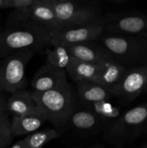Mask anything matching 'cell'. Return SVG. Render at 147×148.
<instances>
[{
	"instance_id": "6da1fadb",
	"label": "cell",
	"mask_w": 147,
	"mask_h": 148,
	"mask_svg": "<svg viewBox=\"0 0 147 148\" xmlns=\"http://www.w3.org/2000/svg\"><path fill=\"white\" fill-rule=\"evenodd\" d=\"M9 16L5 29L0 36V57L20 49L39 51L50 46L51 34L48 29L15 8Z\"/></svg>"
},
{
	"instance_id": "7a4b0ae2",
	"label": "cell",
	"mask_w": 147,
	"mask_h": 148,
	"mask_svg": "<svg viewBox=\"0 0 147 148\" xmlns=\"http://www.w3.org/2000/svg\"><path fill=\"white\" fill-rule=\"evenodd\" d=\"M37 109L46 121L57 128L67 127L69 118L77 108V94L66 82L59 88L43 92L33 91Z\"/></svg>"
},
{
	"instance_id": "3957f363",
	"label": "cell",
	"mask_w": 147,
	"mask_h": 148,
	"mask_svg": "<svg viewBox=\"0 0 147 148\" xmlns=\"http://www.w3.org/2000/svg\"><path fill=\"white\" fill-rule=\"evenodd\" d=\"M147 124V103L120 114L102 130V138L115 147H122L135 140Z\"/></svg>"
},
{
	"instance_id": "277c9868",
	"label": "cell",
	"mask_w": 147,
	"mask_h": 148,
	"mask_svg": "<svg viewBox=\"0 0 147 148\" xmlns=\"http://www.w3.org/2000/svg\"><path fill=\"white\" fill-rule=\"evenodd\" d=\"M97 40L109 51L114 62L125 67L147 59V38L102 33Z\"/></svg>"
},
{
	"instance_id": "5b68a950",
	"label": "cell",
	"mask_w": 147,
	"mask_h": 148,
	"mask_svg": "<svg viewBox=\"0 0 147 148\" xmlns=\"http://www.w3.org/2000/svg\"><path fill=\"white\" fill-rule=\"evenodd\" d=\"M35 51L20 49L1 57L0 61V90L12 92L24 89L27 84L25 67Z\"/></svg>"
},
{
	"instance_id": "8992f818",
	"label": "cell",
	"mask_w": 147,
	"mask_h": 148,
	"mask_svg": "<svg viewBox=\"0 0 147 148\" xmlns=\"http://www.w3.org/2000/svg\"><path fill=\"white\" fill-rule=\"evenodd\" d=\"M97 21L103 33L147 38V15L141 13H108Z\"/></svg>"
},
{
	"instance_id": "52a82bcc",
	"label": "cell",
	"mask_w": 147,
	"mask_h": 148,
	"mask_svg": "<svg viewBox=\"0 0 147 148\" xmlns=\"http://www.w3.org/2000/svg\"><path fill=\"white\" fill-rule=\"evenodd\" d=\"M103 33L97 21L88 22L69 27H62L50 33V46L56 44H75L97 40Z\"/></svg>"
},
{
	"instance_id": "ba28073f",
	"label": "cell",
	"mask_w": 147,
	"mask_h": 148,
	"mask_svg": "<svg viewBox=\"0 0 147 148\" xmlns=\"http://www.w3.org/2000/svg\"><path fill=\"white\" fill-rule=\"evenodd\" d=\"M53 4L61 28L97 21L99 17L96 10L74 0H53Z\"/></svg>"
},
{
	"instance_id": "9c48e42d",
	"label": "cell",
	"mask_w": 147,
	"mask_h": 148,
	"mask_svg": "<svg viewBox=\"0 0 147 148\" xmlns=\"http://www.w3.org/2000/svg\"><path fill=\"white\" fill-rule=\"evenodd\" d=\"M146 82L147 68L145 66L130 67L126 69L121 80L110 92L124 103H131L145 90Z\"/></svg>"
},
{
	"instance_id": "30bf717a",
	"label": "cell",
	"mask_w": 147,
	"mask_h": 148,
	"mask_svg": "<svg viewBox=\"0 0 147 148\" xmlns=\"http://www.w3.org/2000/svg\"><path fill=\"white\" fill-rule=\"evenodd\" d=\"M106 121L92 111L78 107L69 118L67 126L79 138H88L102 131L106 126Z\"/></svg>"
},
{
	"instance_id": "8fae6325",
	"label": "cell",
	"mask_w": 147,
	"mask_h": 148,
	"mask_svg": "<svg viewBox=\"0 0 147 148\" xmlns=\"http://www.w3.org/2000/svg\"><path fill=\"white\" fill-rule=\"evenodd\" d=\"M66 46L71 53L80 60L99 65H106L114 62L109 51L97 40Z\"/></svg>"
},
{
	"instance_id": "7c38bea8",
	"label": "cell",
	"mask_w": 147,
	"mask_h": 148,
	"mask_svg": "<svg viewBox=\"0 0 147 148\" xmlns=\"http://www.w3.org/2000/svg\"><path fill=\"white\" fill-rule=\"evenodd\" d=\"M66 82V70L46 62L33 77L31 86L35 92H43L59 88Z\"/></svg>"
},
{
	"instance_id": "4fadbf2b",
	"label": "cell",
	"mask_w": 147,
	"mask_h": 148,
	"mask_svg": "<svg viewBox=\"0 0 147 148\" xmlns=\"http://www.w3.org/2000/svg\"><path fill=\"white\" fill-rule=\"evenodd\" d=\"M20 9L30 19L48 29L50 33L61 28L53 0H35L29 6Z\"/></svg>"
},
{
	"instance_id": "5bb4252c",
	"label": "cell",
	"mask_w": 147,
	"mask_h": 148,
	"mask_svg": "<svg viewBox=\"0 0 147 148\" xmlns=\"http://www.w3.org/2000/svg\"><path fill=\"white\" fill-rule=\"evenodd\" d=\"M11 94V96L7 100V110L8 113L13 116H19L37 111L33 92L21 89Z\"/></svg>"
},
{
	"instance_id": "9a60e30c",
	"label": "cell",
	"mask_w": 147,
	"mask_h": 148,
	"mask_svg": "<svg viewBox=\"0 0 147 148\" xmlns=\"http://www.w3.org/2000/svg\"><path fill=\"white\" fill-rule=\"evenodd\" d=\"M46 121V118L38 111L19 116H13L11 122L13 136L20 137L37 131Z\"/></svg>"
},
{
	"instance_id": "2e32d148",
	"label": "cell",
	"mask_w": 147,
	"mask_h": 148,
	"mask_svg": "<svg viewBox=\"0 0 147 148\" xmlns=\"http://www.w3.org/2000/svg\"><path fill=\"white\" fill-rule=\"evenodd\" d=\"M76 94L82 103L110 100L114 95L108 89L92 80H79L76 82Z\"/></svg>"
},
{
	"instance_id": "e0dca14e",
	"label": "cell",
	"mask_w": 147,
	"mask_h": 148,
	"mask_svg": "<svg viewBox=\"0 0 147 148\" xmlns=\"http://www.w3.org/2000/svg\"><path fill=\"white\" fill-rule=\"evenodd\" d=\"M125 70L126 67L123 65L115 62H110L92 78V80L110 92L121 80Z\"/></svg>"
},
{
	"instance_id": "ac0fdd59",
	"label": "cell",
	"mask_w": 147,
	"mask_h": 148,
	"mask_svg": "<svg viewBox=\"0 0 147 148\" xmlns=\"http://www.w3.org/2000/svg\"><path fill=\"white\" fill-rule=\"evenodd\" d=\"M105 65L95 64L90 62L80 60L74 56L66 72L75 82L79 80H92V78L103 69Z\"/></svg>"
},
{
	"instance_id": "d6986e66",
	"label": "cell",
	"mask_w": 147,
	"mask_h": 148,
	"mask_svg": "<svg viewBox=\"0 0 147 148\" xmlns=\"http://www.w3.org/2000/svg\"><path fill=\"white\" fill-rule=\"evenodd\" d=\"M51 46H53V49H47L46 50V62L66 70L71 62L74 56L66 45L60 43Z\"/></svg>"
},
{
	"instance_id": "ffe728a7",
	"label": "cell",
	"mask_w": 147,
	"mask_h": 148,
	"mask_svg": "<svg viewBox=\"0 0 147 148\" xmlns=\"http://www.w3.org/2000/svg\"><path fill=\"white\" fill-rule=\"evenodd\" d=\"M83 103L85 108L92 111L97 116L103 119L106 122L108 121H114L121 114L120 108L111 103L110 100Z\"/></svg>"
},
{
	"instance_id": "44dd1931",
	"label": "cell",
	"mask_w": 147,
	"mask_h": 148,
	"mask_svg": "<svg viewBox=\"0 0 147 148\" xmlns=\"http://www.w3.org/2000/svg\"><path fill=\"white\" fill-rule=\"evenodd\" d=\"M59 137V134L56 130L46 129L40 131L33 132L27 134L23 140L26 148H41Z\"/></svg>"
},
{
	"instance_id": "7402d4cb",
	"label": "cell",
	"mask_w": 147,
	"mask_h": 148,
	"mask_svg": "<svg viewBox=\"0 0 147 148\" xmlns=\"http://www.w3.org/2000/svg\"><path fill=\"white\" fill-rule=\"evenodd\" d=\"M13 137L8 112L5 111L0 114V148L10 147Z\"/></svg>"
},
{
	"instance_id": "603a6c76",
	"label": "cell",
	"mask_w": 147,
	"mask_h": 148,
	"mask_svg": "<svg viewBox=\"0 0 147 148\" xmlns=\"http://www.w3.org/2000/svg\"><path fill=\"white\" fill-rule=\"evenodd\" d=\"M4 91L0 90V114L3 112L7 111V100L4 94Z\"/></svg>"
},
{
	"instance_id": "cb8c5ba5",
	"label": "cell",
	"mask_w": 147,
	"mask_h": 148,
	"mask_svg": "<svg viewBox=\"0 0 147 148\" xmlns=\"http://www.w3.org/2000/svg\"><path fill=\"white\" fill-rule=\"evenodd\" d=\"M14 8H23L30 5L35 0H13Z\"/></svg>"
},
{
	"instance_id": "d4e9b609",
	"label": "cell",
	"mask_w": 147,
	"mask_h": 148,
	"mask_svg": "<svg viewBox=\"0 0 147 148\" xmlns=\"http://www.w3.org/2000/svg\"><path fill=\"white\" fill-rule=\"evenodd\" d=\"M14 8L13 0H0V9Z\"/></svg>"
},
{
	"instance_id": "484cf974",
	"label": "cell",
	"mask_w": 147,
	"mask_h": 148,
	"mask_svg": "<svg viewBox=\"0 0 147 148\" xmlns=\"http://www.w3.org/2000/svg\"><path fill=\"white\" fill-rule=\"evenodd\" d=\"M11 148H26L25 144H24V140H20L19 141H17L14 144L11 145L10 146Z\"/></svg>"
},
{
	"instance_id": "4316f807",
	"label": "cell",
	"mask_w": 147,
	"mask_h": 148,
	"mask_svg": "<svg viewBox=\"0 0 147 148\" xmlns=\"http://www.w3.org/2000/svg\"><path fill=\"white\" fill-rule=\"evenodd\" d=\"M109 1L111 2L115 3V4H123V3L128 1V0H109Z\"/></svg>"
},
{
	"instance_id": "83f0119b",
	"label": "cell",
	"mask_w": 147,
	"mask_h": 148,
	"mask_svg": "<svg viewBox=\"0 0 147 148\" xmlns=\"http://www.w3.org/2000/svg\"><path fill=\"white\" fill-rule=\"evenodd\" d=\"M142 147H144V148H147V143H146L145 144H144V145L142 146Z\"/></svg>"
},
{
	"instance_id": "f1b7e54d",
	"label": "cell",
	"mask_w": 147,
	"mask_h": 148,
	"mask_svg": "<svg viewBox=\"0 0 147 148\" xmlns=\"http://www.w3.org/2000/svg\"><path fill=\"white\" fill-rule=\"evenodd\" d=\"M144 66H146V68H147V59H146V64H145V65H144Z\"/></svg>"
},
{
	"instance_id": "f546056e",
	"label": "cell",
	"mask_w": 147,
	"mask_h": 148,
	"mask_svg": "<svg viewBox=\"0 0 147 148\" xmlns=\"http://www.w3.org/2000/svg\"><path fill=\"white\" fill-rule=\"evenodd\" d=\"M145 90H146V92H147V82H146V88H145Z\"/></svg>"
},
{
	"instance_id": "4dcf8cb0",
	"label": "cell",
	"mask_w": 147,
	"mask_h": 148,
	"mask_svg": "<svg viewBox=\"0 0 147 148\" xmlns=\"http://www.w3.org/2000/svg\"><path fill=\"white\" fill-rule=\"evenodd\" d=\"M146 131L147 132V124H146Z\"/></svg>"
},
{
	"instance_id": "1f68e13d",
	"label": "cell",
	"mask_w": 147,
	"mask_h": 148,
	"mask_svg": "<svg viewBox=\"0 0 147 148\" xmlns=\"http://www.w3.org/2000/svg\"><path fill=\"white\" fill-rule=\"evenodd\" d=\"M1 32H2V31H1V29H0V36H1Z\"/></svg>"
}]
</instances>
